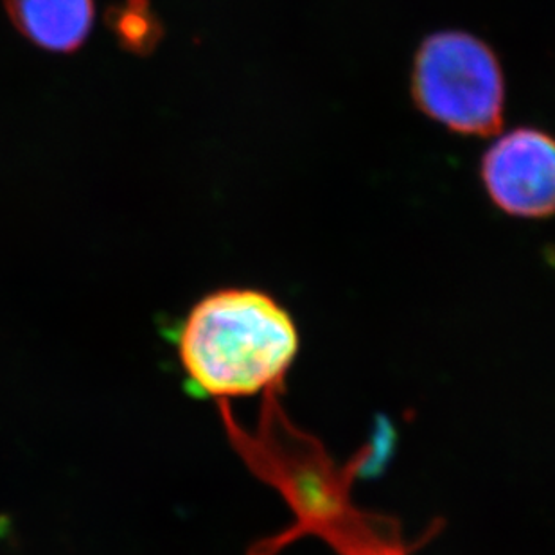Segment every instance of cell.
Segmentation results:
<instances>
[{
	"instance_id": "5",
	"label": "cell",
	"mask_w": 555,
	"mask_h": 555,
	"mask_svg": "<svg viewBox=\"0 0 555 555\" xmlns=\"http://www.w3.org/2000/svg\"><path fill=\"white\" fill-rule=\"evenodd\" d=\"M116 29L122 42L135 51H150L160 37V26L146 0H130L119 11Z\"/></svg>"
},
{
	"instance_id": "1",
	"label": "cell",
	"mask_w": 555,
	"mask_h": 555,
	"mask_svg": "<svg viewBox=\"0 0 555 555\" xmlns=\"http://www.w3.org/2000/svg\"><path fill=\"white\" fill-rule=\"evenodd\" d=\"M180 363L199 398H250L283 382L299 354L294 317L261 289L221 288L189 309Z\"/></svg>"
},
{
	"instance_id": "4",
	"label": "cell",
	"mask_w": 555,
	"mask_h": 555,
	"mask_svg": "<svg viewBox=\"0 0 555 555\" xmlns=\"http://www.w3.org/2000/svg\"><path fill=\"white\" fill-rule=\"evenodd\" d=\"M16 29L38 48L70 53L94 26V0H5Z\"/></svg>"
},
{
	"instance_id": "3",
	"label": "cell",
	"mask_w": 555,
	"mask_h": 555,
	"mask_svg": "<svg viewBox=\"0 0 555 555\" xmlns=\"http://www.w3.org/2000/svg\"><path fill=\"white\" fill-rule=\"evenodd\" d=\"M482 180L489 198L505 215L548 218L555 202L554 141L535 128L500 137L483 155Z\"/></svg>"
},
{
	"instance_id": "2",
	"label": "cell",
	"mask_w": 555,
	"mask_h": 555,
	"mask_svg": "<svg viewBox=\"0 0 555 555\" xmlns=\"http://www.w3.org/2000/svg\"><path fill=\"white\" fill-rule=\"evenodd\" d=\"M412 94L426 116L462 135H493L503 125L502 67L493 49L469 33L426 38L415 56Z\"/></svg>"
}]
</instances>
